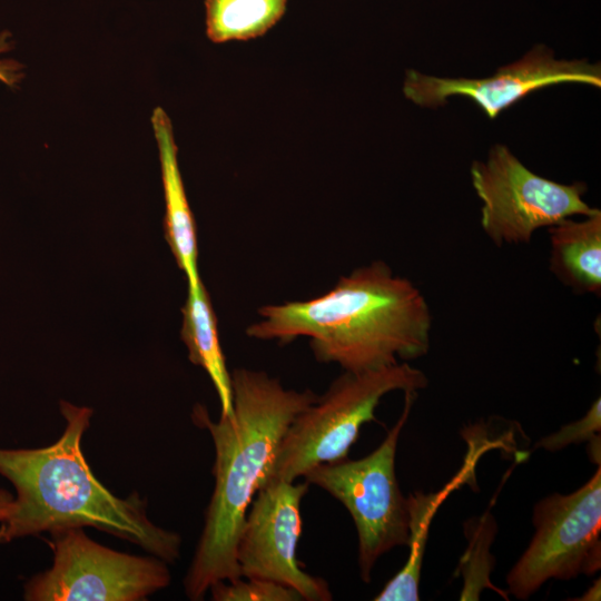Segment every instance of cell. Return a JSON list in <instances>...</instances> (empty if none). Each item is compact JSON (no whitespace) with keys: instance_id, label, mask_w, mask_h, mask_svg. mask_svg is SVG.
Wrapping results in <instances>:
<instances>
[{"instance_id":"1","label":"cell","mask_w":601,"mask_h":601,"mask_svg":"<svg viewBox=\"0 0 601 601\" xmlns=\"http://www.w3.org/2000/svg\"><path fill=\"white\" fill-rule=\"evenodd\" d=\"M246 328L256 339L287 344L308 337L315 358L364 372L422 357L430 349L432 315L422 292L382 260L342 276L308 300L266 305Z\"/></svg>"},{"instance_id":"2","label":"cell","mask_w":601,"mask_h":601,"mask_svg":"<svg viewBox=\"0 0 601 601\" xmlns=\"http://www.w3.org/2000/svg\"><path fill=\"white\" fill-rule=\"evenodd\" d=\"M231 387L233 418L213 421L201 404L191 412L193 422L209 432L215 447L214 492L184 579L193 601L203 600L214 583L242 577L236 546L249 505L268 479L288 425L317 398L312 390H288L267 373L247 368L233 371Z\"/></svg>"},{"instance_id":"3","label":"cell","mask_w":601,"mask_h":601,"mask_svg":"<svg viewBox=\"0 0 601 601\" xmlns=\"http://www.w3.org/2000/svg\"><path fill=\"white\" fill-rule=\"evenodd\" d=\"M65 428L52 444L0 447V475L16 490L4 521L7 543L63 528H93L127 540L166 563L180 555L181 538L150 521L137 492L111 493L93 474L81 449L93 411L60 401Z\"/></svg>"},{"instance_id":"4","label":"cell","mask_w":601,"mask_h":601,"mask_svg":"<svg viewBox=\"0 0 601 601\" xmlns=\"http://www.w3.org/2000/svg\"><path fill=\"white\" fill-rule=\"evenodd\" d=\"M427 384L426 375L405 362L364 372L345 371L290 422L266 481L295 482L317 464L346 459L361 427L375 420L384 395L418 392Z\"/></svg>"},{"instance_id":"5","label":"cell","mask_w":601,"mask_h":601,"mask_svg":"<svg viewBox=\"0 0 601 601\" xmlns=\"http://www.w3.org/2000/svg\"><path fill=\"white\" fill-rule=\"evenodd\" d=\"M417 392H405L403 412L384 441L367 456L321 463L303 476L343 503L358 535V565L364 582L371 581L377 559L408 541V508L395 474L401 432Z\"/></svg>"},{"instance_id":"6","label":"cell","mask_w":601,"mask_h":601,"mask_svg":"<svg viewBox=\"0 0 601 601\" xmlns=\"http://www.w3.org/2000/svg\"><path fill=\"white\" fill-rule=\"evenodd\" d=\"M52 565L23 585L26 601H140L170 583L167 563L91 540L82 528L51 532Z\"/></svg>"},{"instance_id":"7","label":"cell","mask_w":601,"mask_h":601,"mask_svg":"<svg viewBox=\"0 0 601 601\" xmlns=\"http://www.w3.org/2000/svg\"><path fill=\"white\" fill-rule=\"evenodd\" d=\"M534 535L506 575L509 591L526 600L550 579L591 575L601 566V469L571 494H551L533 509Z\"/></svg>"},{"instance_id":"8","label":"cell","mask_w":601,"mask_h":601,"mask_svg":"<svg viewBox=\"0 0 601 601\" xmlns=\"http://www.w3.org/2000/svg\"><path fill=\"white\" fill-rule=\"evenodd\" d=\"M470 171L483 204L482 228L499 247L529 243L542 227L599 210L583 200L585 184L566 185L541 177L503 145L493 146L485 161H473Z\"/></svg>"},{"instance_id":"9","label":"cell","mask_w":601,"mask_h":601,"mask_svg":"<svg viewBox=\"0 0 601 601\" xmlns=\"http://www.w3.org/2000/svg\"><path fill=\"white\" fill-rule=\"evenodd\" d=\"M306 481H266L242 526L236 560L242 578L274 581L295 589L307 601H329L328 584L300 568L296 545L302 534L300 501Z\"/></svg>"},{"instance_id":"10","label":"cell","mask_w":601,"mask_h":601,"mask_svg":"<svg viewBox=\"0 0 601 601\" xmlns=\"http://www.w3.org/2000/svg\"><path fill=\"white\" fill-rule=\"evenodd\" d=\"M562 82L600 88V65H591L585 59L558 60L551 49L540 45L487 78H441L407 70L403 92L407 99L423 107H437L444 105L449 97L464 96L494 119L530 92Z\"/></svg>"},{"instance_id":"11","label":"cell","mask_w":601,"mask_h":601,"mask_svg":"<svg viewBox=\"0 0 601 601\" xmlns=\"http://www.w3.org/2000/svg\"><path fill=\"white\" fill-rule=\"evenodd\" d=\"M151 126L158 146L164 187L165 238L178 267L185 274L188 287H196L201 283L197 267L196 225L178 166L173 126L162 108L154 109Z\"/></svg>"},{"instance_id":"12","label":"cell","mask_w":601,"mask_h":601,"mask_svg":"<svg viewBox=\"0 0 601 601\" xmlns=\"http://www.w3.org/2000/svg\"><path fill=\"white\" fill-rule=\"evenodd\" d=\"M549 268L579 295L601 294V210L575 220L562 219L548 228Z\"/></svg>"},{"instance_id":"13","label":"cell","mask_w":601,"mask_h":601,"mask_svg":"<svg viewBox=\"0 0 601 601\" xmlns=\"http://www.w3.org/2000/svg\"><path fill=\"white\" fill-rule=\"evenodd\" d=\"M181 313L180 335L188 349V358L208 374L220 402V416L233 418L231 373L226 366L216 315L203 282L196 287H188Z\"/></svg>"},{"instance_id":"14","label":"cell","mask_w":601,"mask_h":601,"mask_svg":"<svg viewBox=\"0 0 601 601\" xmlns=\"http://www.w3.org/2000/svg\"><path fill=\"white\" fill-rule=\"evenodd\" d=\"M457 481L453 484L456 485ZM451 484L437 493L415 492L407 497L410 553L405 565L374 598L375 601L420 600V578L428 528L437 506L452 489Z\"/></svg>"},{"instance_id":"15","label":"cell","mask_w":601,"mask_h":601,"mask_svg":"<svg viewBox=\"0 0 601 601\" xmlns=\"http://www.w3.org/2000/svg\"><path fill=\"white\" fill-rule=\"evenodd\" d=\"M287 0H205L206 33L213 42L248 40L282 18Z\"/></svg>"},{"instance_id":"16","label":"cell","mask_w":601,"mask_h":601,"mask_svg":"<svg viewBox=\"0 0 601 601\" xmlns=\"http://www.w3.org/2000/svg\"><path fill=\"white\" fill-rule=\"evenodd\" d=\"M495 532L496 524L491 513H485L477 520L470 519L465 523V533L470 543L459 566L464 578L461 600H477L483 589H492L506 597V592L496 589L489 579L494 564L490 546Z\"/></svg>"},{"instance_id":"17","label":"cell","mask_w":601,"mask_h":601,"mask_svg":"<svg viewBox=\"0 0 601 601\" xmlns=\"http://www.w3.org/2000/svg\"><path fill=\"white\" fill-rule=\"evenodd\" d=\"M214 601H299L295 589L269 580L242 577L234 581H218L210 589Z\"/></svg>"},{"instance_id":"18","label":"cell","mask_w":601,"mask_h":601,"mask_svg":"<svg viewBox=\"0 0 601 601\" xmlns=\"http://www.w3.org/2000/svg\"><path fill=\"white\" fill-rule=\"evenodd\" d=\"M600 430L601 400L598 397L582 418L562 426L553 434L542 437L535 444V449L554 452L571 444L590 442L594 437L600 436Z\"/></svg>"},{"instance_id":"19","label":"cell","mask_w":601,"mask_h":601,"mask_svg":"<svg viewBox=\"0 0 601 601\" xmlns=\"http://www.w3.org/2000/svg\"><path fill=\"white\" fill-rule=\"evenodd\" d=\"M11 35L8 31L0 32V55L11 49ZM22 65L11 59H0V81L9 87L17 86L22 79Z\"/></svg>"},{"instance_id":"20","label":"cell","mask_w":601,"mask_h":601,"mask_svg":"<svg viewBox=\"0 0 601 601\" xmlns=\"http://www.w3.org/2000/svg\"><path fill=\"white\" fill-rule=\"evenodd\" d=\"M13 496L7 490L0 489V522L4 521L11 510Z\"/></svg>"},{"instance_id":"21","label":"cell","mask_w":601,"mask_h":601,"mask_svg":"<svg viewBox=\"0 0 601 601\" xmlns=\"http://www.w3.org/2000/svg\"><path fill=\"white\" fill-rule=\"evenodd\" d=\"M601 580L598 579L593 584L583 593L581 598L574 599L580 601H595L600 600Z\"/></svg>"},{"instance_id":"22","label":"cell","mask_w":601,"mask_h":601,"mask_svg":"<svg viewBox=\"0 0 601 601\" xmlns=\"http://www.w3.org/2000/svg\"><path fill=\"white\" fill-rule=\"evenodd\" d=\"M4 543H7L6 538H4V530H3L2 524L0 523V545Z\"/></svg>"}]
</instances>
